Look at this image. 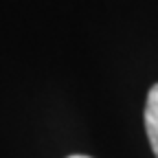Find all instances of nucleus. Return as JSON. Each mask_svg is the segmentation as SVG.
Wrapping results in <instances>:
<instances>
[{
	"label": "nucleus",
	"mask_w": 158,
	"mask_h": 158,
	"mask_svg": "<svg viewBox=\"0 0 158 158\" xmlns=\"http://www.w3.org/2000/svg\"><path fill=\"white\" fill-rule=\"evenodd\" d=\"M145 132L154 156L158 158V84H154L147 92L145 101Z\"/></svg>",
	"instance_id": "obj_1"
},
{
	"label": "nucleus",
	"mask_w": 158,
	"mask_h": 158,
	"mask_svg": "<svg viewBox=\"0 0 158 158\" xmlns=\"http://www.w3.org/2000/svg\"><path fill=\"white\" fill-rule=\"evenodd\" d=\"M70 158H88V156H70Z\"/></svg>",
	"instance_id": "obj_2"
}]
</instances>
